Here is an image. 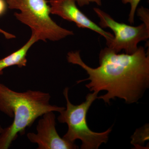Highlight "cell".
<instances>
[{
  "instance_id": "7",
  "label": "cell",
  "mask_w": 149,
  "mask_h": 149,
  "mask_svg": "<svg viewBox=\"0 0 149 149\" xmlns=\"http://www.w3.org/2000/svg\"><path fill=\"white\" fill-rule=\"evenodd\" d=\"M49 3L51 14L74 22L79 28H87L98 33L106 39L107 45L113 39L114 35L104 31L78 8L75 0H50Z\"/></svg>"
},
{
  "instance_id": "14",
  "label": "cell",
  "mask_w": 149,
  "mask_h": 149,
  "mask_svg": "<svg viewBox=\"0 0 149 149\" xmlns=\"http://www.w3.org/2000/svg\"><path fill=\"white\" fill-rule=\"evenodd\" d=\"M0 33L3 35L4 36L5 38H6L7 39H11L15 38V36L14 35L8 33V32H6L5 31L3 30V29H1V28H0Z\"/></svg>"
},
{
  "instance_id": "3",
  "label": "cell",
  "mask_w": 149,
  "mask_h": 149,
  "mask_svg": "<svg viewBox=\"0 0 149 149\" xmlns=\"http://www.w3.org/2000/svg\"><path fill=\"white\" fill-rule=\"evenodd\" d=\"M69 88H66L63 95L66 100V107L59 112L58 118L59 122L65 123L68 126L67 132L63 138L66 141L74 143L77 139L82 141V149H97L103 143L108 141L111 128L104 132L97 133L88 127L86 116L91 105L96 99L98 93H89L86 97V100L78 105H74L70 101L68 97Z\"/></svg>"
},
{
  "instance_id": "2",
  "label": "cell",
  "mask_w": 149,
  "mask_h": 149,
  "mask_svg": "<svg viewBox=\"0 0 149 149\" xmlns=\"http://www.w3.org/2000/svg\"><path fill=\"white\" fill-rule=\"evenodd\" d=\"M50 99L48 93L32 90L16 92L0 83V111L13 118L12 124L0 134V149H8L19 134H24L38 118L65 109L51 104Z\"/></svg>"
},
{
  "instance_id": "5",
  "label": "cell",
  "mask_w": 149,
  "mask_h": 149,
  "mask_svg": "<svg viewBox=\"0 0 149 149\" xmlns=\"http://www.w3.org/2000/svg\"><path fill=\"white\" fill-rule=\"evenodd\" d=\"M93 10L100 18V27L109 28L114 32L113 39L107 45L117 53L123 50L125 53L132 54L138 49L139 42L148 40L149 27L144 23L136 27L119 23L100 9Z\"/></svg>"
},
{
  "instance_id": "6",
  "label": "cell",
  "mask_w": 149,
  "mask_h": 149,
  "mask_svg": "<svg viewBox=\"0 0 149 149\" xmlns=\"http://www.w3.org/2000/svg\"><path fill=\"white\" fill-rule=\"evenodd\" d=\"M37 126V133H29L27 136L31 143L37 144L38 149H75L78 147L61 138L56 128V116L53 111L42 116Z\"/></svg>"
},
{
  "instance_id": "10",
  "label": "cell",
  "mask_w": 149,
  "mask_h": 149,
  "mask_svg": "<svg viewBox=\"0 0 149 149\" xmlns=\"http://www.w3.org/2000/svg\"><path fill=\"white\" fill-rule=\"evenodd\" d=\"M141 0H122L123 4L129 3L130 5V10L129 15L128 21L130 24L134 22V17L138 6Z\"/></svg>"
},
{
  "instance_id": "15",
  "label": "cell",
  "mask_w": 149,
  "mask_h": 149,
  "mask_svg": "<svg viewBox=\"0 0 149 149\" xmlns=\"http://www.w3.org/2000/svg\"><path fill=\"white\" fill-rule=\"evenodd\" d=\"M3 129L4 128H3L2 127L1 125V124H0V134L3 132Z\"/></svg>"
},
{
  "instance_id": "11",
  "label": "cell",
  "mask_w": 149,
  "mask_h": 149,
  "mask_svg": "<svg viewBox=\"0 0 149 149\" xmlns=\"http://www.w3.org/2000/svg\"><path fill=\"white\" fill-rule=\"evenodd\" d=\"M137 15L140 17L144 24L149 27V14L148 9L142 7L137 10Z\"/></svg>"
},
{
  "instance_id": "1",
  "label": "cell",
  "mask_w": 149,
  "mask_h": 149,
  "mask_svg": "<svg viewBox=\"0 0 149 149\" xmlns=\"http://www.w3.org/2000/svg\"><path fill=\"white\" fill-rule=\"evenodd\" d=\"M68 61L77 65L89 75L87 79L77 83L90 80L85 85L91 91L98 93L107 91L98 97L106 103L118 98L130 104L141 98L149 86V55L144 47L140 46L132 54H118L107 47L99 55L100 66L93 68L82 60L80 52H70L67 56Z\"/></svg>"
},
{
  "instance_id": "9",
  "label": "cell",
  "mask_w": 149,
  "mask_h": 149,
  "mask_svg": "<svg viewBox=\"0 0 149 149\" xmlns=\"http://www.w3.org/2000/svg\"><path fill=\"white\" fill-rule=\"evenodd\" d=\"M131 144L136 148H141L145 142L149 140V125L137 129L131 137Z\"/></svg>"
},
{
  "instance_id": "12",
  "label": "cell",
  "mask_w": 149,
  "mask_h": 149,
  "mask_svg": "<svg viewBox=\"0 0 149 149\" xmlns=\"http://www.w3.org/2000/svg\"><path fill=\"white\" fill-rule=\"evenodd\" d=\"M76 3L80 7H83L88 5L91 3H95L98 6H101L102 5V0H75Z\"/></svg>"
},
{
  "instance_id": "4",
  "label": "cell",
  "mask_w": 149,
  "mask_h": 149,
  "mask_svg": "<svg viewBox=\"0 0 149 149\" xmlns=\"http://www.w3.org/2000/svg\"><path fill=\"white\" fill-rule=\"evenodd\" d=\"M9 8L17 10L15 18L28 26L40 40L55 42L74 35L71 30L63 28L51 18L50 6L46 0H6Z\"/></svg>"
},
{
  "instance_id": "8",
  "label": "cell",
  "mask_w": 149,
  "mask_h": 149,
  "mask_svg": "<svg viewBox=\"0 0 149 149\" xmlns=\"http://www.w3.org/2000/svg\"><path fill=\"white\" fill-rule=\"evenodd\" d=\"M39 41L36 35L32 34L30 39L24 46L9 55L0 60V75L3 74V70L9 67L17 65L18 67L22 68L26 66L27 52L32 46Z\"/></svg>"
},
{
  "instance_id": "13",
  "label": "cell",
  "mask_w": 149,
  "mask_h": 149,
  "mask_svg": "<svg viewBox=\"0 0 149 149\" xmlns=\"http://www.w3.org/2000/svg\"><path fill=\"white\" fill-rule=\"evenodd\" d=\"M7 6H8L5 0H0V16L5 13Z\"/></svg>"
}]
</instances>
